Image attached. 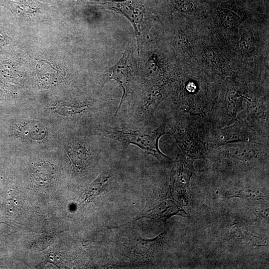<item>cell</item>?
Returning a JSON list of instances; mask_svg holds the SVG:
<instances>
[{"label":"cell","instance_id":"cell-1","mask_svg":"<svg viewBox=\"0 0 269 269\" xmlns=\"http://www.w3.org/2000/svg\"><path fill=\"white\" fill-rule=\"evenodd\" d=\"M169 134L166 131L165 124L162 123L158 128L150 131H134L127 128H114L106 131V136L115 139L127 146L135 145L148 154L156 157L161 163H172V160L161 152L158 147V140L163 134Z\"/></svg>","mask_w":269,"mask_h":269},{"label":"cell","instance_id":"cell-2","mask_svg":"<svg viewBox=\"0 0 269 269\" xmlns=\"http://www.w3.org/2000/svg\"><path fill=\"white\" fill-rule=\"evenodd\" d=\"M106 8L123 14L133 24L137 41L138 51L147 38L153 20L143 0H105Z\"/></svg>","mask_w":269,"mask_h":269},{"label":"cell","instance_id":"cell-3","mask_svg":"<svg viewBox=\"0 0 269 269\" xmlns=\"http://www.w3.org/2000/svg\"><path fill=\"white\" fill-rule=\"evenodd\" d=\"M136 72V65L134 56L133 42H132L127 47L122 57L108 72L109 79L115 80L123 91V95L115 115L125 101L130 103L134 89Z\"/></svg>","mask_w":269,"mask_h":269},{"label":"cell","instance_id":"cell-4","mask_svg":"<svg viewBox=\"0 0 269 269\" xmlns=\"http://www.w3.org/2000/svg\"><path fill=\"white\" fill-rule=\"evenodd\" d=\"M193 163V159L184 154L179 155L172 169L171 188L184 205H187L191 199L190 180L194 171Z\"/></svg>","mask_w":269,"mask_h":269},{"label":"cell","instance_id":"cell-5","mask_svg":"<svg viewBox=\"0 0 269 269\" xmlns=\"http://www.w3.org/2000/svg\"><path fill=\"white\" fill-rule=\"evenodd\" d=\"M260 143L261 137L246 121L236 120L234 125L216 131L213 135V144L220 146L232 142Z\"/></svg>","mask_w":269,"mask_h":269},{"label":"cell","instance_id":"cell-6","mask_svg":"<svg viewBox=\"0 0 269 269\" xmlns=\"http://www.w3.org/2000/svg\"><path fill=\"white\" fill-rule=\"evenodd\" d=\"M174 215L188 217V214L179 206L172 195L166 192L162 193L152 204L146 206L135 220L145 217L165 222Z\"/></svg>","mask_w":269,"mask_h":269},{"label":"cell","instance_id":"cell-7","mask_svg":"<svg viewBox=\"0 0 269 269\" xmlns=\"http://www.w3.org/2000/svg\"><path fill=\"white\" fill-rule=\"evenodd\" d=\"M110 176L100 175L84 191L81 197V202L83 205L90 203L106 189Z\"/></svg>","mask_w":269,"mask_h":269},{"label":"cell","instance_id":"cell-8","mask_svg":"<svg viewBox=\"0 0 269 269\" xmlns=\"http://www.w3.org/2000/svg\"><path fill=\"white\" fill-rule=\"evenodd\" d=\"M223 197L229 199L233 197L265 200L266 196L259 190L253 188H233L226 191Z\"/></svg>","mask_w":269,"mask_h":269},{"label":"cell","instance_id":"cell-9","mask_svg":"<svg viewBox=\"0 0 269 269\" xmlns=\"http://www.w3.org/2000/svg\"><path fill=\"white\" fill-rule=\"evenodd\" d=\"M267 108L264 109L262 106H255L251 105L248 106V120L254 126L258 129L259 122H264L268 124V111Z\"/></svg>","mask_w":269,"mask_h":269},{"label":"cell","instance_id":"cell-10","mask_svg":"<svg viewBox=\"0 0 269 269\" xmlns=\"http://www.w3.org/2000/svg\"><path fill=\"white\" fill-rule=\"evenodd\" d=\"M69 156L74 165L77 167H82L87 161L88 153L85 147L76 145L71 149Z\"/></svg>","mask_w":269,"mask_h":269},{"label":"cell","instance_id":"cell-11","mask_svg":"<svg viewBox=\"0 0 269 269\" xmlns=\"http://www.w3.org/2000/svg\"><path fill=\"white\" fill-rule=\"evenodd\" d=\"M228 153L230 156L241 160H251L257 154V151H253L252 147H232Z\"/></svg>","mask_w":269,"mask_h":269},{"label":"cell","instance_id":"cell-12","mask_svg":"<svg viewBox=\"0 0 269 269\" xmlns=\"http://www.w3.org/2000/svg\"><path fill=\"white\" fill-rule=\"evenodd\" d=\"M172 3L176 9L185 13H191L194 9L193 4L189 0H172Z\"/></svg>","mask_w":269,"mask_h":269},{"label":"cell","instance_id":"cell-13","mask_svg":"<svg viewBox=\"0 0 269 269\" xmlns=\"http://www.w3.org/2000/svg\"><path fill=\"white\" fill-rule=\"evenodd\" d=\"M87 109V106H63L59 107L58 110L64 115H72L76 114H80Z\"/></svg>","mask_w":269,"mask_h":269},{"label":"cell","instance_id":"cell-14","mask_svg":"<svg viewBox=\"0 0 269 269\" xmlns=\"http://www.w3.org/2000/svg\"><path fill=\"white\" fill-rule=\"evenodd\" d=\"M79 0L96 1L100 2L102 0Z\"/></svg>","mask_w":269,"mask_h":269}]
</instances>
